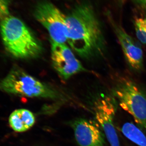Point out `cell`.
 Listing matches in <instances>:
<instances>
[{"instance_id":"7","label":"cell","mask_w":146,"mask_h":146,"mask_svg":"<svg viewBox=\"0 0 146 146\" xmlns=\"http://www.w3.org/2000/svg\"><path fill=\"white\" fill-rule=\"evenodd\" d=\"M51 58L53 66L63 79L67 80L85 70L72 50L65 44L51 42Z\"/></svg>"},{"instance_id":"12","label":"cell","mask_w":146,"mask_h":146,"mask_svg":"<svg viewBox=\"0 0 146 146\" xmlns=\"http://www.w3.org/2000/svg\"><path fill=\"white\" fill-rule=\"evenodd\" d=\"M134 24L137 38L142 44L146 45V18H136Z\"/></svg>"},{"instance_id":"14","label":"cell","mask_w":146,"mask_h":146,"mask_svg":"<svg viewBox=\"0 0 146 146\" xmlns=\"http://www.w3.org/2000/svg\"><path fill=\"white\" fill-rule=\"evenodd\" d=\"M136 1L139 5L146 9V0H136Z\"/></svg>"},{"instance_id":"5","label":"cell","mask_w":146,"mask_h":146,"mask_svg":"<svg viewBox=\"0 0 146 146\" xmlns=\"http://www.w3.org/2000/svg\"><path fill=\"white\" fill-rule=\"evenodd\" d=\"M34 16L46 29L52 42L65 44L67 42L66 16L51 3L43 1L36 5Z\"/></svg>"},{"instance_id":"1","label":"cell","mask_w":146,"mask_h":146,"mask_svg":"<svg viewBox=\"0 0 146 146\" xmlns=\"http://www.w3.org/2000/svg\"><path fill=\"white\" fill-rule=\"evenodd\" d=\"M67 42L82 57L89 58L102 54L105 42L99 20L87 4L76 7L66 16Z\"/></svg>"},{"instance_id":"3","label":"cell","mask_w":146,"mask_h":146,"mask_svg":"<svg viewBox=\"0 0 146 146\" xmlns=\"http://www.w3.org/2000/svg\"><path fill=\"white\" fill-rule=\"evenodd\" d=\"M0 90L29 98H58L57 92L52 88L18 67L13 68L0 81Z\"/></svg>"},{"instance_id":"6","label":"cell","mask_w":146,"mask_h":146,"mask_svg":"<svg viewBox=\"0 0 146 146\" xmlns=\"http://www.w3.org/2000/svg\"><path fill=\"white\" fill-rule=\"evenodd\" d=\"M116 101L112 97L104 96L98 99L94 105L95 118L110 146H120L114 123L117 109Z\"/></svg>"},{"instance_id":"13","label":"cell","mask_w":146,"mask_h":146,"mask_svg":"<svg viewBox=\"0 0 146 146\" xmlns=\"http://www.w3.org/2000/svg\"><path fill=\"white\" fill-rule=\"evenodd\" d=\"M9 1L0 0V21L10 16Z\"/></svg>"},{"instance_id":"4","label":"cell","mask_w":146,"mask_h":146,"mask_svg":"<svg viewBox=\"0 0 146 146\" xmlns=\"http://www.w3.org/2000/svg\"><path fill=\"white\" fill-rule=\"evenodd\" d=\"M112 92L121 108L146 129V95L137 84L127 77H118Z\"/></svg>"},{"instance_id":"8","label":"cell","mask_w":146,"mask_h":146,"mask_svg":"<svg viewBox=\"0 0 146 146\" xmlns=\"http://www.w3.org/2000/svg\"><path fill=\"white\" fill-rule=\"evenodd\" d=\"M112 29L127 63L134 70L141 71L143 66V52L140 45L123 28L110 19Z\"/></svg>"},{"instance_id":"2","label":"cell","mask_w":146,"mask_h":146,"mask_svg":"<svg viewBox=\"0 0 146 146\" xmlns=\"http://www.w3.org/2000/svg\"><path fill=\"white\" fill-rule=\"evenodd\" d=\"M0 31L6 49L14 57L34 58L42 53L41 43L19 18L10 15L1 21Z\"/></svg>"},{"instance_id":"10","label":"cell","mask_w":146,"mask_h":146,"mask_svg":"<svg viewBox=\"0 0 146 146\" xmlns=\"http://www.w3.org/2000/svg\"><path fill=\"white\" fill-rule=\"evenodd\" d=\"M35 122L34 114L26 109L14 110L11 114L9 122L11 127L18 132L27 131L32 127Z\"/></svg>"},{"instance_id":"15","label":"cell","mask_w":146,"mask_h":146,"mask_svg":"<svg viewBox=\"0 0 146 146\" xmlns=\"http://www.w3.org/2000/svg\"><path fill=\"white\" fill-rule=\"evenodd\" d=\"M119 1H120V2H121L123 3L124 2L126 1L127 0H119Z\"/></svg>"},{"instance_id":"9","label":"cell","mask_w":146,"mask_h":146,"mask_svg":"<svg viewBox=\"0 0 146 146\" xmlns=\"http://www.w3.org/2000/svg\"><path fill=\"white\" fill-rule=\"evenodd\" d=\"M76 141L80 146H105L99 125L91 120L80 119L72 125Z\"/></svg>"},{"instance_id":"11","label":"cell","mask_w":146,"mask_h":146,"mask_svg":"<svg viewBox=\"0 0 146 146\" xmlns=\"http://www.w3.org/2000/svg\"><path fill=\"white\" fill-rule=\"evenodd\" d=\"M125 136L138 146H146V137L142 131L131 123H126L121 129Z\"/></svg>"}]
</instances>
